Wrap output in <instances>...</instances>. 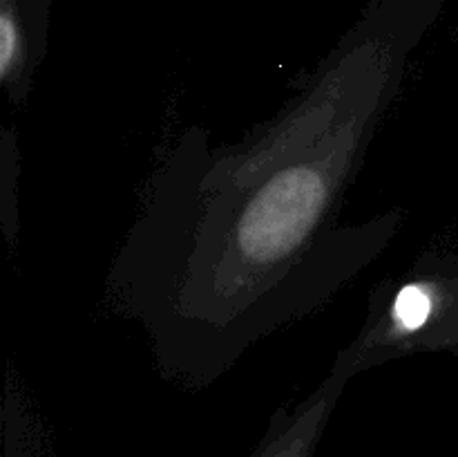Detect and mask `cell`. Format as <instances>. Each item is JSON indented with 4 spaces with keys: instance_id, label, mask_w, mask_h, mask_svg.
<instances>
[{
    "instance_id": "cell-1",
    "label": "cell",
    "mask_w": 458,
    "mask_h": 457,
    "mask_svg": "<svg viewBox=\"0 0 458 457\" xmlns=\"http://www.w3.org/2000/svg\"><path fill=\"white\" fill-rule=\"evenodd\" d=\"M403 79L396 54L343 56L244 142L210 151L191 130L174 143L107 278L165 376L217 381L396 236L398 209L365 224H340V213Z\"/></svg>"
},
{
    "instance_id": "cell-2",
    "label": "cell",
    "mask_w": 458,
    "mask_h": 457,
    "mask_svg": "<svg viewBox=\"0 0 458 457\" xmlns=\"http://www.w3.org/2000/svg\"><path fill=\"white\" fill-rule=\"evenodd\" d=\"M360 375L349 349H340L329 375L295 406H284L271 417L262 442L250 457H313L322 433L343 397L344 388Z\"/></svg>"
}]
</instances>
